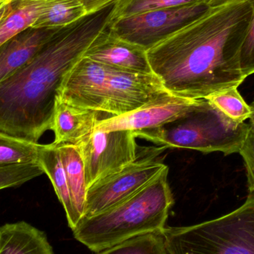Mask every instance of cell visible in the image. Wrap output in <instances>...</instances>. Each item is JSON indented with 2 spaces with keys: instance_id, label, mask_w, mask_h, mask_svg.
Masks as SVG:
<instances>
[{
  "instance_id": "e0dca14e",
  "label": "cell",
  "mask_w": 254,
  "mask_h": 254,
  "mask_svg": "<svg viewBox=\"0 0 254 254\" xmlns=\"http://www.w3.org/2000/svg\"><path fill=\"white\" fill-rule=\"evenodd\" d=\"M43 0H12L0 22V46L19 33L33 26L43 10Z\"/></svg>"
},
{
  "instance_id": "603a6c76",
  "label": "cell",
  "mask_w": 254,
  "mask_h": 254,
  "mask_svg": "<svg viewBox=\"0 0 254 254\" xmlns=\"http://www.w3.org/2000/svg\"><path fill=\"white\" fill-rule=\"evenodd\" d=\"M43 173L38 164H16L0 167V190L20 186Z\"/></svg>"
},
{
  "instance_id": "30bf717a",
  "label": "cell",
  "mask_w": 254,
  "mask_h": 254,
  "mask_svg": "<svg viewBox=\"0 0 254 254\" xmlns=\"http://www.w3.org/2000/svg\"><path fill=\"white\" fill-rule=\"evenodd\" d=\"M203 100L170 94L127 114L101 121L96 128L102 131L129 130L135 132L158 128L186 117L201 105Z\"/></svg>"
},
{
  "instance_id": "7402d4cb",
  "label": "cell",
  "mask_w": 254,
  "mask_h": 254,
  "mask_svg": "<svg viewBox=\"0 0 254 254\" xmlns=\"http://www.w3.org/2000/svg\"><path fill=\"white\" fill-rule=\"evenodd\" d=\"M202 0H118L113 20L134 15L192 4Z\"/></svg>"
},
{
  "instance_id": "5b68a950",
  "label": "cell",
  "mask_w": 254,
  "mask_h": 254,
  "mask_svg": "<svg viewBox=\"0 0 254 254\" xmlns=\"http://www.w3.org/2000/svg\"><path fill=\"white\" fill-rule=\"evenodd\" d=\"M249 125L234 122L204 99L196 110L180 120L133 132L136 137L166 148L194 149L205 154L220 152L229 155L240 152Z\"/></svg>"
},
{
  "instance_id": "ac0fdd59",
  "label": "cell",
  "mask_w": 254,
  "mask_h": 254,
  "mask_svg": "<svg viewBox=\"0 0 254 254\" xmlns=\"http://www.w3.org/2000/svg\"><path fill=\"white\" fill-rule=\"evenodd\" d=\"M44 5L32 28H63L87 15L78 0H43Z\"/></svg>"
},
{
  "instance_id": "2e32d148",
  "label": "cell",
  "mask_w": 254,
  "mask_h": 254,
  "mask_svg": "<svg viewBox=\"0 0 254 254\" xmlns=\"http://www.w3.org/2000/svg\"><path fill=\"white\" fill-rule=\"evenodd\" d=\"M56 145V144H55ZM65 169L74 212L78 221L83 216L87 185L84 164L77 146L71 144L57 145Z\"/></svg>"
},
{
  "instance_id": "d4e9b609",
  "label": "cell",
  "mask_w": 254,
  "mask_h": 254,
  "mask_svg": "<svg viewBox=\"0 0 254 254\" xmlns=\"http://www.w3.org/2000/svg\"><path fill=\"white\" fill-rule=\"evenodd\" d=\"M239 153L246 166L249 191L254 192V128L251 125Z\"/></svg>"
},
{
  "instance_id": "cb8c5ba5",
  "label": "cell",
  "mask_w": 254,
  "mask_h": 254,
  "mask_svg": "<svg viewBox=\"0 0 254 254\" xmlns=\"http://www.w3.org/2000/svg\"><path fill=\"white\" fill-rule=\"evenodd\" d=\"M254 13L240 52V68L245 77L254 74Z\"/></svg>"
},
{
  "instance_id": "d6986e66",
  "label": "cell",
  "mask_w": 254,
  "mask_h": 254,
  "mask_svg": "<svg viewBox=\"0 0 254 254\" xmlns=\"http://www.w3.org/2000/svg\"><path fill=\"white\" fill-rule=\"evenodd\" d=\"M43 144L0 131V167L38 164Z\"/></svg>"
},
{
  "instance_id": "4fadbf2b",
  "label": "cell",
  "mask_w": 254,
  "mask_h": 254,
  "mask_svg": "<svg viewBox=\"0 0 254 254\" xmlns=\"http://www.w3.org/2000/svg\"><path fill=\"white\" fill-rule=\"evenodd\" d=\"M61 28H28L0 46V81L28 64Z\"/></svg>"
},
{
  "instance_id": "4316f807",
  "label": "cell",
  "mask_w": 254,
  "mask_h": 254,
  "mask_svg": "<svg viewBox=\"0 0 254 254\" xmlns=\"http://www.w3.org/2000/svg\"><path fill=\"white\" fill-rule=\"evenodd\" d=\"M210 7L221 5L230 1H237V0H204Z\"/></svg>"
},
{
  "instance_id": "ba28073f",
  "label": "cell",
  "mask_w": 254,
  "mask_h": 254,
  "mask_svg": "<svg viewBox=\"0 0 254 254\" xmlns=\"http://www.w3.org/2000/svg\"><path fill=\"white\" fill-rule=\"evenodd\" d=\"M136 136L129 130L95 129L77 146L84 164L87 189L97 181L134 162Z\"/></svg>"
},
{
  "instance_id": "3957f363",
  "label": "cell",
  "mask_w": 254,
  "mask_h": 254,
  "mask_svg": "<svg viewBox=\"0 0 254 254\" xmlns=\"http://www.w3.org/2000/svg\"><path fill=\"white\" fill-rule=\"evenodd\" d=\"M170 94L154 74L127 72L83 57L65 74L58 96L113 117Z\"/></svg>"
},
{
  "instance_id": "8fae6325",
  "label": "cell",
  "mask_w": 254,
  "mask_h": 254,
  "mask_svg": "<svg viewBox=\"0 0 254 254\" xmlns=\"http://www.w3.org/2000/svg\"><path fill=\"white\" fill-rule=\"evenodd\" d=\"M83 57L127 72L153 74L146 51L115 37L109 28L101 33Z\"/></svg>"
},
{
  "instance_id": "277c9868",
  "label": "cell",
  "mask_w": 254,
  "mask_h": 254,
  "mask_svg": "<svg viewBox=\"0 0 254 254\" xmlns=\"http://www.w3.org/2000/svg\"><path fill=\"white\" fill-rule=\"evenodd\" d=\"M166 167L153 180L119 204L89 217L72 230L74 238L95 253L130 239L162 232L174 198Z\"/></svg>"
},
{
  "instance_id": "6da1fadb",
  "label": "cell",
  "mask_w": 254,
  "mask_h": 254,
  "mask_svg": "<svg viewBox=\"0 0 254 254\" xmlns=\"http://www.w3.org/2000/svg\"><path fill=\"white\" fill-rule=\"evenodd\" d=\"M254 13L253 0L210 8L146 51L149 65L167 92L205 99L244 82L240 52Z\"/></svg>"
},
{
  "instance_id": "9a60e30c",
  "label": "cell",
  "mask_w": 254,
  "mask_h": 254,
  "mask_svg": "<svg viewBox=\"0 0 254 254\" xmlns=\"http://www.w3.org/2000/svg\"><path fill=\"white\" fill-rule=\"evenodd\" d=\"M38 164L53 185L58 199L65 210L68 226L71 230L74 229L79 221L74 212L65 169L58 146L54 143L43 144L39 155Z\"/></svg>"
},
{
  "instance_id": "8992f818",
  "label": "cell",
  "mask_w": 254,
  "mask_h": 254,
  "mask_svg": "<svg viewBox=\"0 0 254 254\" xmlns=\"http://www.w3.org/2000/svg\"><path fill=\"white\" fill-rule=\"evenodd\" d=\"M162 234L169 254H254V192L225 216Z\"/></svg>"
},
{
  "instance_id": "52a82bcc",
  "label": "cell",
  "mask_w": 254,
  "mask_h": 254,
  "mask_svg": "<svg viewBox=\"0 0 254 254\" xmlns=\"http://www.w3.org/2000/svg\"><path fill=\"white\" fill-rule=\"evenodd\" d=\"M209 8L210 6L202 0L152 10L112 21L109 31L115 37L147 51L199 17Z\"/></svg>"
},
{
  "instance_id": "ffe728a7",
  "label": "cell",
  "mask_w": 254,
  "mask_h": 254,
  "mask_svg": "<svg viewBox=\"0 0 254 254\" xmlns=\"http://www.w3.org/2000/svg\"><path fill=\"white\" fill-rule=\"evenodd\" d=\"M205 99L237 123H244L250 118V105L243 99L237 86L215 92Z\"/></svg>"
},
{
  "instance_id": "7c38bea8",
  "label": "cell",
  "mask_w": 254,
  "mask_h": 254,
  "mask_svg": "<svg viewBox=\"0 0 254 254\" xmlns=\"http://www.w3.org/2000/svg\"><path fill=\"white\" fill-rule=\"evenodd\" d=\"M112 117L107 113L81 108L57 97L51 130L56 145L77 146L90 135L101 121Z\"/></svg>"
},
{
  "instance_id": "9c48e42d",
  "label": "cell",
  "mask_w": 254,
  "mask_h": 254,
  "mask_svg": "<svg viewBox=\"0 0 254 254\" xmlns=\"http://www.w3.org/2000/svg\"><path fill=\"white\" fill-rule=\"evenodd\" d=\"M166 167L151 157L137 158L97 181L87 189L83 217L98 214L125 201L153 180Z\"/></svg>"
},
{
  "instance_id": "83f0119b",
  "label": "cell",
  "mask_w": 254,
  "mask_h": 254,
  "mask_svg": "<svg viewBox=\"0 0 254 254\" xmlns=\"http://www.w3.org/2000/svg\"><path fill=\"white\" fill-rule=\"evenodd\" d=\"M251 108V116L249 119H250L251 124L252 127L254 128V100L253 102L252 103V104L250 105Z\"/></svg>"
},
{
  "instance_id": "44dd1931",
  "label": "cell",
  "mask_w": 254,
  "mask_h": 254,
  "mask_svg": "<svg viewBox=\"0 0 254 254\" xmlns=\"http://www.w3.org/2000/svg\"><path fill=\"white\" fill-rule=\"evenodd\" d=\"M98 254H169L162 232L150 233L130 239Z\"/></svg>"
},
{
  "instance_id": "7a4b0ae2",
  "label": "cell",
  "mask_w": 254,
  "mask_h": 254,
  "mask_svg": "<svg viewBox=\"0 0 254 254\" xmlns=\"http://www.w3.org/2000/svg\"><path fill=\"white\" fill-rule=\"evenodd\" d=\"M116 1L61 28L28 64L0 81V131L38 143L51 130L64 77L110 27Z\"/></svg>"
},
{
  "instance_id": "5bb4252c",
  "label": "cell",
  "mask_w": 254,
  "mask_h": 254,
  "mask_svg": "<svg viewBox=\"0 0 254 254\" xmlns=\"http://www.w3.org/2000/svg\"><path fill=\"white\" fill-rule=\"evenodd\" d=\"M0 254H55L46 234L23 221L0 227Z\"/></svg>"
},
{
  "instance_id": "484cf974",
  "label": "cell",
  "mask_w": 254,
  "mask_h": 254,
  "mask_svg": "<svg viewBox=\"0 0 254 254\" xmlns=\"http://www.w3.org/2000/svg\"><path fill=\"white\" fill-rule=\"evenodd\" d=\"M84 6L87 14L95 13L118 0H78Z\"/></svg>"
}]
</instances>
